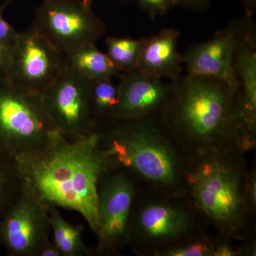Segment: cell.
Segmentation results:
<instances>
[{"mask_svg": "<svg viewBox=\"0 0 256 256\" xmlns=\"http://www.w3.org/2000/svg\"><path fill=\"white\" fill-rule=\"evenodd\" d=\"M14 162L23 182L48 206L78 212L98 238V186L108 159L97 130L75 138L57 131L44 148Z\"/></svg>", "mask_w": 256, "mask_h": 256, "instance_id": "1", "label": "cell"}, {"mask_svg": "<svg viewBox=\"0 0 256 256\" xmlns=\"http://www.w3.org/2000/svg\"><path fill=\"white\" fill-rule=\"evenodd\" d=\"M238 88L220 79L188 75L172 82V92L160 119L188 158L208 152L239 149L256 144L234 116Z\"/></svg>", "mask_w": 256, "mask_h": 256, "instance_id": "2", "label": "cell"}, {"mask_svg": "<svg viewBox=\"0 0 256 256\" xmlns=\"http://www.w3.org/2000/svg\"><path fill=\"white\" fill-rule=\"evenodd\" d=\"M97 130L109 164L127 170L144 188L188 197L190 158L159 117L112 121Z\"/></svg>", "mask_w": 256, "mask_h": 256, "instance_id": "3", "label": "cell"}, {"mask_svg": "<svg viewBox=\"0 0 256 256\" xmlns=\"http://www.w3.org/2000/svg\"><path fill=\"white\" fill-rule=\"evenodd\" d=\"M246 154L234 149L191 156L186 174L188 200L206 226L239 242L255 232L244 196Z\"/></svg>", "mask_w": 256, "mask_h": 256, "instance_id": "4", "label": "cell"}, {"mask_svg": "<svg viewBox=\"0 0 256 256\" xmlns=\"http://www.w3.org/2000/svg\"><path fill=\"white\" fill-rule=\"evenodd\" d=\"M188 197L142 186L133 210L128 247L139 256H161L175 246L208 234Z\"/></svg>", "mask_w": 256, "mask_h": 256, "instance_id": "5", "label": "cell"}, {"mask_svg": "<svg viewBox=\"0 0 256 256\" xmlns=\"http://www.w3.org/2000/svg\"><path fill=\"white\" fill-rule=\"evenodd\" d=\"M58 131L42 94L0 76V153L14 160L44 148Z\"/></svg>", "mask_w": 256, "mask_h": 256, "instance_id": "6", "label": "cell"}, {"mask_svg": "<svg viewBox=\"0 0 256 256\" xmlns=\"http://www.w3.org/2000/svg\"><path fill=\"white\" fill-rule=\"evenodd\" d=\"M141 184L124 168L108 164L98 186L100 232L97 256H118L128 247L130 226Z\"/></svg>", "mask_w": 256, "mask_h": 256, "instance_id": "7", "label": "cell"}, {"mask_svg": "<svg viewBox=\"0 0 256 256\" xmlns=\"http://www.w3.org/2000/svg\"><path fill=\"white\" fill-rule=\"evenodd\" d=\"M32 26L68 57L96 44L106 31L105 23L84 0H43Z\"/></svg>", "mask_w": 256, "mask_h": 256, "instance_id": "8", "label": "cell"}, {"mask_svg": "<svg viewBox=\"0 0 256 256\" xmlns=\"http://www.w3.org/2000/svg\"><path fill=\"white\" fill-rule=\"evenodd\" d=\"M50 207L22 183L12 204L0 220V240L12 256H38L50 240Z\"/></svg>", "mask_w": 256, "mask_h": 256, "instance_id": "9", "label": "cell"}, {"mask_svg": "<svg viewBox=\"0 0 256 256\" xmlns=\"http://www.w3.org/2000/svg\"><path fill=\"white\" fill-rule=\"evenodd\" d=\"M92 84L68 64L42 92L47 114L64 136L75 138L96 130L90 109Z\"/></svg>", "mask_w": 256, "mask_h": 256, "instance_id": "10", "label": "cell"}, {"mask_svg": "<svg viewBox=\"0 0 256 256\" xmlns=\"http://www.w3.org/2000/svg\"><path fill=\"white\" fill-rule=\"evenodd\" d=\"M68 64V56L32 26L18 33L10 48L6 76L30 92L42 94Z\"/></svg>", "mask_w": 256, "mask_h": 256, "instance_id": "11", "label": "cell"}, {"mask_svg": "<svg viewBox=\"0 0 256 256\" xmlns=\"http://www.w3.org/2000/svg\"><path fill=\"white\" fill-rule=\"evenodd\" d=\"M252 18L246 16L242 20H236L218 32L210 41L190 47L182 55L188 74L220 79L238 88L234 56Z\"/></svg>", "mask_w": 256, "mask_h": 256, "instance_id": "12", "label": "cell"}, {"mask_svg": "<svg viewBox=\"0 0 256 256\" xmlns=\"http://www.w3.org/2000/svg\"><path fill=\"white\" fill-rule=\"evenodd\" d=\"M120 78L118 104L111 122L160 117L171 95L172 82L166 84L136 69L121 74Z\"/></svg>", "mask_w": 256, "mask_h": 256, "instance_id": "13", "label": "cell"}, {"mask_svg": "<svg viewBox=\"0 0 256 256\" xmlns=\"http://www.w3.org/2000/svg\"><path fill=\"white\" fill-rule=\"evenodd\" d=\"M234 65L238 82L234 118L249 139L256 143V46L250 25L239 42Z\"/></svg>", "mask_w": 256, "mask_h": 256, "instance_id": "14", "label": "cell"}, {"mask_svg": "<svg viewBox=\"0 0 256 256\" xmlns=\"http://www.w3.org/2000/svg\"><path fill=\"white\" fill-rule=\"evenodd\" d=\"M180 32L164 28L154 36L146 38L136 70L149 76L168 78L182 76L183 56L178 50Z\"/></svg>", "mask_w": 256, "mask_h": 256, "instance_id": "15", "label": "cell"}, {"mask_svg": "<svg viewBox=\"0 0 256 256\" xmlns=\"http://www.w3.org/2000/svg\"><path fill=\"white\" fill-rule=\"evenodd\" d=\"M50 228L54 244L62 256H97L96 249L88 246L84 240L82 225L69 223L62 216L58 208H50Z\"/></svg>", "mask_w": 256, "mask_h": 256, "instance_id": "16", "label": "cell"}, {"mask_svg": "<svg viewBox=\"0 0 256 256\" xmlns=\"http://www.w3.org/2000/svg\"><path fill=\"white\" fill-rule=\"evenodd\" d=\"M68 58L70 66L92 82L114 80L122 74L107 54L99 50L96 44L84 47Z\"/></svg>", "mask_w": 256, "mask_h": 256, "instance_id": "17", "label": "cell"}, {"mask_svg": "<svg viewBox=\"0 0 256 256\" xmlns=\"http://www.w3.org/2000/svg\"><path fill=\"white\" fill-rule=\"evenodd\" d=\"M161 256H239L233 240L216 234L200 236L172 248Z\"/></svg>", "mask_w": 256, "mask_h": 256, "instance_id": "18", "label": "cell"}, {"mask_svg": "<svg viewBox=\"0 0 256 256\" xmlns=\"http://www.w3.org/2000/svg\"><path fill=\"white\" fill-rule=\"evenodd\" d=\"M118 101V87L112 80L92 82L90 109L96 130L110 124Z\"/></svg>", "mask_w": 256, "mask_h": 256, "instance_id": "19", "label": "cell"}, {"mask_svg": "<svg viewBox=\"0 0 256 256\" xmlns=\"http://www.w3.org/2000/svg\"><path fill=\"white\" fill-rule=\"evenodd\" d=\"M146 38L109 37L106 40L107 54L121 73H128L137 68L138 60Z\"/></svg>", "mask_w": 256, "mask_h": 256, "instance_id": "20", "label": "cell"}, {"mask_svg": "<svg viewBox=\"0 0 256 256\" xmlns=\"http://www.w3.org/2000/svg\"><path fill=\"white\" fill-rule=\"evenodd\" d=\"M22 183L14 160L0 153V220L12 204Z\"/></svg>", "mask_w": 256, "mask_h": 256, "instance_id": "21", "label": "cell"}, {"mask_svg": "<svg viewBox=\"0 0 256 256\" xmlns=\"http://www.w3.org/2000/svg\"><path fill=\"white\" fill-rule=\"evenodd\" d=\"M138 6L153 20L156 16H163L178 6V0H134Z\"/></svg>", "mask_w": 256, "mask_h": 256, "instance_id": "22", "label": "cell"}, {"mask_svg": "<svg viewBox=\"0 0 256 256\" xmlns=\"http://www.w3.org/2000/svg\"><path fill=\"white\" fill-rule=\"evenodd\" d=\"M244 200L252 216H256V166L248 169L244 190Z\"/></svg>", "mask_w": 256, "mask_h": 256, "instance_id": "23", "label": "cell"}, {"mask_svg": "<svg viewBox=\"0 0 256 256\" xmlns=\"http://www.w3.org/2000/svg\"><path fill=\"white\" fill-rule=\"evenodd\" d=\"M18 34V32L3 18L2 12L0 10V45L10 50Z\"/></svg>", "mask_w": 256, "mask_h": 256, "instance_id": "24", "label": "cell"}, {"mask_svg": "<svg viewBox=\"0 0 256 256\" xmlns=\"http://www.w3.org/2000/svg\"><path fill=\"white\" fill-rule=\"evenodd\" d=\"M213 0H178V6L195 12H202L208 9Z\"/></svg>", "mask_w": 256, "mask_h": 256, "instance_id": "25", "label": "cell"}, {"mask_svg": "<svg viewBox=\"0 0 256 256\" xmlns=\"http://www.w3.org/2000/svg\"><path fill=\"white\" fill-rule=\"evenodd\" d=\"M240 246L238 248L239 256H256V240L255 235L248 237Z\"/></svg>", "mask_w": 256, "mask_h": 256, "instance_id": "26", "label": "cell"}, {"mask_svg": "<svg viewBox=\"0 0 256 256\" xmlns=\"http://www.w3.org/2000/svg\"><path fill=\"white\" fill-rule=\"evenodd\" d=\"M10 50L0 45V76L8 75Z\"/></svg>", "mask_w": 256, "mask_h": 256, "instance_id": "27", "label": "cell"}, {"mask_svg": "<svg viewBox=\"0 0 256 256\" xmlns=\"http://www.w3.org/2000/svg\"><path fill=\"white\" fill-rule=\"evenodd\" d=\"M38 256H62V254L54 242L50 240L42 248Z\"/></svg>", "mask_w": 256, "mask_h": 256, "instance_id": "28", "label": "cell"}, {"mask_svg": "<svg viewBox=\"0 0 256 256\" xmlns=\"http://www.w3.org/2000/svg\"><path fill=\"white\" fill-rule=\"evenodd\" d=\"M245 10L246 16L252 18L256 9V0H238Z\"/></svg>", "mask_w": 256, "mask_h": 256, "instance_id": "29", "label": "cell"}, {"mask_svg": "<svg viewBox=\"0 0 256 256\" xmlns=\"http://www.w3.org/2000/svg\"><path fill=\"white\" fill-rule=\"evenodd\" d=\"M84 1L85 2H86L87 4L92 5L94 0H84Z\"/></svg>", "mask_w": 256, "mask_h": 256, "instance_id": "30", "label": "cell"}]
</instances>
